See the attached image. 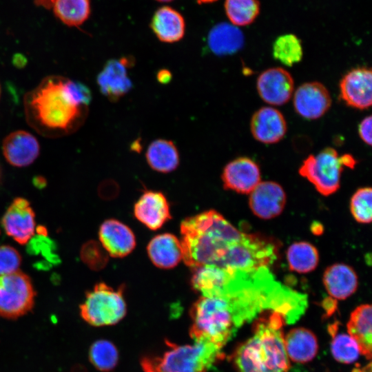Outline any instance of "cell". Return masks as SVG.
Wrapping results in <instances>:
<instances>
[{
  "mask_svg": "<svg viewBox=\"0 0 372 372\" xmlns=\"http://www.w3.org/2000/svg\"><path fill=\"white\" fill-rule=\"evenodd\" d=\"M91 100V92L85 85L51 75L25 94V116L39 134L62 137L75 132L84 123Z\"/></svg>",
  "mask_w": 372,
  "mask_h": 372,
  "instance_id": "6da1fadb",
  "label": "cell"
},
{
  "mask_svg": "<svg viewBox=\"0 0 372 372\" xmlns=\"http://www.w3.org/2000/svg\"><path fill=\"white\" fill-rule=\"evenodd\" d=\"M180 234L183 260L192 269L219 266L231 247L244 235L214 209L183 220Z\"/></svg>",
  "mask_w": 372,
  "mask_h": 372,
  "instance_id": "7a4b0ae2",
  "label": "cell"
},
{
  "mask_svg": "<svg viewBox=\"0 0 372 372\" xmlns=\"http://www.w3.org/2000/svg\"><path fill=\"white\" fill-rule=\"evenodd\" d=\"M284 318L272 312L256 324L254 334L234 354L239 372H287L289 360L287 355L282 327Z\"/></svg>",
  "mask_w": 372,
  "mask_h": 372,
  "instance_id": "3957f363",
  "label": "cell"
},
{
  "mask_svg": "<svg viewBox=\"0 0 372 372\" xmlns=\"http://www.w3.org/2000/svg\"><path fill=\"white\" fill-rule=\"evenodd\" d=\"M190 316L192 339L208 342L220 348L246 323L240 298L236 293L200 296L192 306Z\"/></svg>",
  "mask_w": 372,
  "mask_h": 372,
  "instance_id": "277c9868",
  "label": "cell"
},
{
  "mask_svg": "<svg viewBox=\"0 0 372 372\" xmlns=\"http://www.w3.org/2000/svg\"><path fill=\"white\" fill-rule=\"evenodd\" d=\"M167 344L169 349L162 355L141 360L144 372H207L223 355L222 348L208 342Z\"/></svg>",
  "mask_w": 372,
  "mask_h": 372,
  "instance_id": "5b68a950",
  "label": "cell"
},
{
  "mask_svg": "<svg viewBox=\"0 0 372 372\" xmlns=\"http://www.w3.org/2000/svg\"><path fill=\"white\" fill-rule=\"evenodd\" d=\"M355 163L351 154L340 156L334 148L326 147L316 155H309L299 168V174L320 194L329 196L340 188L343 167L353 168Z\"/></svg>",
  "mask_w": 372,
  "mask_h": 372,
  "instance_id": "8992f818",
  "label": "cell"
},
{
  "mask_svg": "<svg viewBox=\"0 0 372 372\" xmlns=\"http://www.w3.org/2000/svg\"><path fill=\"white\" fill-rule=\"evenodd\" d=\"M126 311L123 289H115L104 282L87 291L80 305L81 318L94 327L114 324L124 318Z\"/></svg>",
  "mask_w": 372,
  "mask_h": 372,
  "instance_id": "52a82bcc",
  "label": "cell"
},
{
  "mask_svg": "<svg viewBox=\"0 0 372 372\" xmlns=\"http://www.w3.org/2000/svg\"><path fill=\"white\" fill-rule=\"evenodd\" d=\"M191 284L201 296L230 295L241 291L250 285L246 284L245 272L216 265H203L192 269Z\"/></svg>",
  "mask_w": 372,
  "mask_h": 372,
  "instance_id": "ba28073f",
  "label": "cell"
},
{
  "mask_svg": "<svg viewBox=\"0 0 372 372\" xmlns=\"http://www.w3.org/2000/svg\"><path fill=\"white\" fill-rule=\"evenodd\" d=\"M36 292L30 277L21 271L0 276V316L16 319L32 310Z\"/></svg>",
  "mask_w": 372,
  "mask_h": 372,
  "instance_id": "9c48e42d",
  "label": "cell"
},
{
  "mask_svg": "<svg viewBox=\"0 0 372 372\" xmlns=\"http://www.w3.org/2000/svg\"><path fill=\"white\" fill-rule=\"evenodd\" d=\"M340 96L349 107L366 110L372 103V72L358 67L347 72L340 81Z\"/></svg>",
  "mask_w": 372,
  "mask_h": 372,
  "instance_id": "30bf717a",
  "label": "cell"
},
{
  "mask_svg": "<svg viewBox=\"0 0 372 372\" xmlns=\"http://www.w3.org/2000/svg\"><path fill=\"white\" fill-rule=\"evenodd\" d=\"M293 104L298 114L305 119L315 120L322 117L331 105L329 90L320 82H307L296 90Z\"/></svg>",
  "mask_w": 372,
  "mask_h": 372,
  "instance_id": "8fae6325",
  "label": "cell"
},
{
  "mask_svg": "<svg viewBox=\"0 0 372 372\" xmlns=\"http://www.w3.org/2000/svg\"><path fill=\"white\" fill-rule=\"evenodd\" d=\"M35 214L29 201L16 198L8 207L1 220L6 233L21 245H25L34 236Z\"/></svg>",
  "mask_w": 372,
  "mask_h": 372,
  "instance_id": "7c38bea8",
  "label": "cell"
},
{
  "mask_svg": "<svg viewBox=\"0 0 372 372\" xmlns=\"http://www.w3.org/2000/svg\"><path fill=\"white\" fill-rule=\"evenodd\" d=\"M256 88L260 97L272 105H282L291 99L294 83L291 74L282 68H271L258 77Z\"/></svg>",
  "mask_w": 372,
  "mask_h": 372,
  "instance_id": "4fadbf2b",
  "label": "cell"
},
{
  "mask_svg": "<svg viewBox=\"0 0 372 372\" xmlns=\"http://www.w3.org/2000/svg\"><path fill=\"white\" fill-rule=\"evenodd\" d=\"M133 63L132 59L123 57L109 60L97 76L101 92L111 101H116L132 87L127 69Z\"/></svg>",
  "mask_w": 372,
  "mask_h": 372,
  "instance_id": "5bb4252c",
  "label": "cell"
},
{
  "mask_svg": "<svg viewBox=\"0 0 372 372\" xmlns=\"http://www.w3.org/2000/svg\"><path fill=\"white\" fill-rule=\"evenodd\" d=\"M221 178L225 189L250 194L261 182V174L258 165L252 159L238 157L225 165Z\"/></svg>",
  "mask_w": 372,
  "mask_h": 372,
  "instance_id": "9a60e30c",
  "label": "cell"
},
{
  "mask_svg": "<svg viewBox=\"0 0 372 372\" xmlns=\"http://www.w3.org/2000/svg\"><path fill=\"white\" fill-rule=\"evenodd\" d=\"M286 203V194L278 183L262 181L253 189L249 205L255 216L261 219H271L279 216Z\"/></svg>",
  "mask_w": 372,
  "mask_h": 372,
  "instance_id": "2e32d148",
  "label": "cell"
},
{
  "mask_svg": "<svg viewBox=\"0 0 372 372\" xmlns=\"http://www.w3.org/2000/svg\"><path fill=\"white\" fill-rule=\"evenodd\" d=\"M250 129L256 141L265 144H273L284 138L287 126L284 116L278 110L263 107L253 114Z\"/></svg>",
  "mask_w": 372,
  "mask_h": 372,
  "instance_id": "e0dca14e",
  "label": "cell"
},
{
  "mask_svg": "<svg viewBox=\"0 0 372 372\" xmlns=\"http://www.w3.org/2000/svg\"><path fill=\"white\" fill-rule=\"evenodd\" d=\"M2 152L8 163L22 167L32 164L37 158L40 145L37 138L30 132L17 130L5 137Z\"/></svg>",
  "mask_w": 372,
  "mask_h": 372,
  "instance_id": "ac0fdd59",
  "label": "cell"
},
{
  "mask_svg": "<svg viewBox=\"0 0 372 372\" xmlns=\"http://www.w3.org/2000/svg\"><path fill=\"white\" fill-rule=\"evenodd\" d=\"M99 236L101 245L112 257L126 256L136 246L132 231L117 220L109 219L104 221L100 227Z\"/></svg>",
  "mask_w": 372,
  "mask_h": 372,
  "instance_id": "d6986e66",
  "label": "cell"
},
{
  "mask_svg": "<svg viewBox=\"0 0 372 372\" xmlns=\"http://www.w3.org/2000/svg\"><path fill=\"white\" fill-rule=\"evenodd\" d=\"M135 217L152 230L160 229L171 218L169 207L159 192L146 191L134 205Z\"/></svg>",
  "mask_w": 372,
  "mask_h": 372,
  "instance_id": "ffe728a7",
  "label": "cell"
},
{
  "mask_svg": "<svg viewBox=\"0 0 372 372\" xmlns=\"http://www.w3.org/2000/svg\"><path fill=\"white\" fill-rule=\"evenodd\" d=\"M324 287L331 297L344 300L356 291L358 278L354 269L344 263H335L328 267L323 274Z\"/></svg>",
  "mask_w": 372,
  "mask_h": 372,
  "instance_id": "44dd1931",
  "label": "cell"
},
{
  "mask_svg": "<svg viewBox=\"0 0 372 372\" xmlns=\"http://www.w3.org/2000/svg\"><path fill=\"white\" fill-rule=\"evenodd\" d=\"M147 250L152 263L161 269L173 268L183 259L180 240L168 233L154 236L148 243Z\"/></svg>",
  "mask_w": 372,
  "mask_h": 372,
  "instance_id": "7402d4cb",
  "label": "cell"
},
{
  "mask_svg": "<svg viewBox=\"0 0 372 372\" xmlns=\"http://www.w3.org/2000/svg\"><path fill=\"white\" fill-rule=\"evenodd\" d=\"M150 27L161 41L172 43L179 41L184 37L185 21L179 12L166 6L154 12Z\"/></svg>",
  "mask_w": 372,
  "mask_h": 372,
  "instance_id": "603a6c76",
  "label": "cell"
},
{
  "mask_svg": "<svg viewBox=\"0 0 372 372\" xmlns=\"http://www.w3.org/2000/svg\"><path fill=\"white\" fill-rule=\"evenodd\" d=\"M34 4L52 10L55 17L69 27H79L90 17V0H34Z\"/></svg>",
  "mask_w": 372,
  "mask_h": 372,
  "instance_id": "cb8c5ba5",
  "label": "cell"
},
{
  "mask_svg": "<svg viewBox=\"0 0 372 372\" xmlns=\"http://www.w3.org/2000/svg\"><path fill=\"white\" fill-rule=\"evenodd\" d=\"M285 347L288 358L291 360L305 363L311 361L316 355L318 344L313 332L298 327L291 329L284 337Z\"/></svg>",
  "mask_w": 372,
  "mask_h": 372,
  "instance_id": "d4e9b609",
  "label": "cell"
},
{
  "mask_svg": "<svg viewBox=\"0 0 372 372\" xmlns=\"http://www.w3.org/2000/svg\"><path fill=\"white\" fill-rule=\"evenodd\" d=\"M371 306L362 304L351 313L347 324L348 333L357 342L360 353L371 359L372 350Z\"/></svg>",
  "mask_w": 372,
  "mask_h": 372,
  "instance_id": "484cf974",
  "label": "cell"
},
{
  "mask_svg": "<svg viewBox=\"0 0 372 372\" xmlns=\"http://www.w3.org/2000/svg\"><path fill=\"white\" fill-rule=\"evenodd\" d=\"M207 43L211 51L216 55L232 54L243 46L244 36L235 25L221 23L211 28L208 34Z\"/></svg>",
  "mask_w": 372,
  "mask_h": 372,
  "instance_id": "4316f807",
  "label": "cell"
},
{
  "mask_svg": "<svg viewBox=\"0 0 372 372\" xmlns=\"http://www.w3.org/2000/svg\"><path fill=\"white\" fill-rule=\"evenodd\" d=\"M145 156L149 165L158 172H172L179 165L178 149L171 141L155 140L149 145Z\"/></svg>",
  "mask_w": 372,
  "mask_h": 372,
  "instance_id": "83f0119b",
  "label": "cell"
},
{
  "mask_svg": "<svg viewBox=\"0 0 372 372\" xmlns=\"http://www.w3.org/2000/svg\"><path fill=\"white\" fill-rule=\"evenodd\" d=\"M287 260L290 270L298 273H307L318 265L319 254L316 247L305 242H296L287 250Z\"/></svg>",
  "mask_w": 372,
  "mask_h": 372,
  "instance_id": "f1b7e54d",
  "label": "cell"
},
{
  "mask_svg": "<svg viewBox=\"0 0 372 372\" xmlns=\"http://www.w3.org/2000/svg\"><path fill=\"white\" fill-rule=\"evenodd\" d=\"M329 331L332 337L331 351L334 359L344 364L357 360L361 353L355 340L349 333L340 331L338 324L329 326Z\"/></svg>",
  "mask_w": 372,
  "mask_h": 372,
  "instance_id": "f546056e",
  "label": "cell"
},
{
  "mask_svg": "<svg viewBox=\"0 0 372 372\" xmlns=\"http://www.w3.org/2000/svg\"><path fill=\"white\" fill-rule=\"evenodd\" d=\"M303 55L301 41L293 34L278 37L273 44V56L285 65L291 67L302 60Z\"/></svg>",
  "mask_w": 372,
  "mask_h": 372,
  "instance_id": "4dcf8cb0",
  "label": "cell"
},
{
  "mask_svg": "<svg viewBox=\"0 0 372 372\" xmlns=\"http://www.w3.org/2000/svg\"><path fill=\"white\" fill-rule=\"evenodd\" d=\"M224 7L230 22L237 26L251 24L260 12L258 0H225Z\"/></svg>",
  "mask_w": 372,
  "mask_h": 372,
  "instance_id": "1f68e13d",
  "label": "cell"
},
{
  "mask_svg": "<svg viewBox=\"0 0 372 372\" xmlns=\"http://www.w3.org/2000/svg\"><path fill=\"white\" fill-rule=\"evenodd\" d=\"M89 358L98 370L107 372L116 366L118 353L116 347L111 342L99 340L91 345Z\"/></svg>",
  "mask_w": 372,
  "mask_h": 372,
  "instance_id": "d6a6232c",
  "label": "cell"
},
{
  "mask_svg": "<svg viewBox=\"0 0 372 372\" xmlns=\"http://www.w3.org/2000/svg\"><path fill=\"white\" fill-rule=\"evenodd\" d=\"M372 190L370 187L358 189L350 202V210L355 220L360 223H370L372 218Z\"/></svg>",
  "mask_w": 372,
  "mask_h": 372,
  "instance_id": "836d02e7",
  "label": "cell"
},
{
  "mask_svg": "<svg viewBox=\"0 0 372 372\" xmlns=\"http://www.w3.org/2000/svg\"><path fill=\"white\" fill-rule=\"evenodd\" d=\"M81 258L91 269L99 271L105 267L108 254L101 244L95 240L85 242L81 249Z\"/></svg>",
  "mask_w": 372,
  "mask_h": 372,
  "instance_id": "e575fe53",
  "label": "cell"
},
{
  "mask_svg": "<svg viewBox=\"0 0 372 372\" xmlns=\"http://www.w3.org/2000/svg\"><path fill=\"white\" fill-rule=\"evenodd\" d=\"M21 257L18 251L10 245L0 246V276L18 270Z\"/></svg>",
  "mask_w": 372,
  "mask_h": 372,
  "instance_id": "d590c367",
  "label": "cell"
},
{
  "mask_svg": "<svg viewBox=\"0 0 372 372\" xmlns=\"http://www.w3.org/2000/svg\"><path fill=\"white\" fill-rule=\"evenodd\" d=\"M35 237L28 248L30 254H42V255L51 261H58V256L52 251L54 249L53 242L47 238V234H39Z\"/></svg>",
  "mask_w": 372,
  "mask_h": 372,
  "instance_id": "8d00e7d4",
  "label": "cell"
},
{
  "mask_svg": "<svg viewBox=\"0 0 372 372\" xmlns=\"http://www.w3.org/2000/svg\"><path fill=\"white\" fill-rule=\"evenodd\" d=\"M371 116L365 117L358 126V134L360 138L366 145H371Z\"/></svg>",
  "mask_w": 372,
  "mask_h": 372,
  "instance_id": "74e56055",
  "label": "cell"
},
{
  "mask_svg": "<svg viewBox=\"0 0 372 372\" xmlns=\"http://www.w3.org/2000/svg\"><path fill=\"white\" fill-rule=\"evenodd\" d=\"M34 180H35V183H34L35 185L40 187H42L43 186H44L46 183L45 178H43L41 176L36 177Z\"/></svg>",
  "mask_w": 372,
  "mask_h": 372,
  "instance_id": "f35d334b",
  "label": "cell"
},
{
  "mask_svg": "<svg viewBox=\"0 0 372 372\" xmlns=\"http://www.w3.org/2000/svg\"><path fill=\"white\" fill-rule=\"evenodd\" d=\"M218 0H196L197 3H199V4H203V3H214L215 1H216Z\"/></svg>",
  "mask_w": 372,
  "mask_h": 372,
  "instance_id": "ab89813d",
  "label": "cell"
},
{
  "mask_svg": "<svg viewBox=\"0 0 372 372\" xmlns=\"http://www.w3.org/2000/svg\"><path fill=\"white\" fill-rule=\"evenodd\" d=\"M156 1H158L159 2H169V1H172L173 0H156Z\"/></svg>",
  "mask_w": 372,
  "mask_h": 372,
  "instance_id": "60d3db41",
  "label": "cell"
},
{
  "mask_svg": "<svg viewBox=\"0 0 372 372\" xmlns=\"http://www.w3.org/2000/svg\"><path fill=\"white\" fill-rule=\"evenodd\" d=\"M1 167H0V180H1Z\"/></svg>",
  "mask_w": 372,
  "mask_h": 372,
  "instance_id": "b9f144b4",
  "label": "cell"
},
{
  "mask_svg": "<svg viewBox=\"0 0 372 372\" xmlns=\"http://www.w3.org/2000/svg\"><path fill=\"white\" fill-rule=\"evenodd\" d=\"M0 96H1V86H0Z\"/></svg>",
  "mask_w": 372,
  "mask_h": 372,
  "instance_id": "7bdbcfd3",
  "label": "cell"
}]
</instances>
